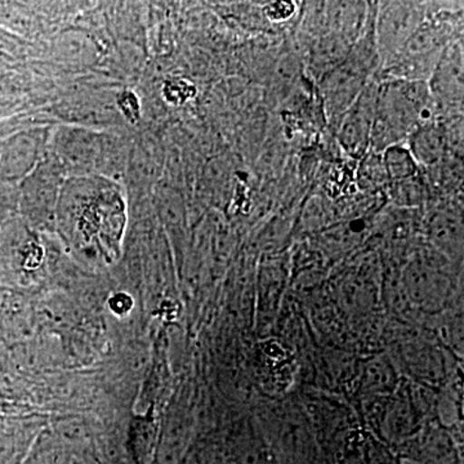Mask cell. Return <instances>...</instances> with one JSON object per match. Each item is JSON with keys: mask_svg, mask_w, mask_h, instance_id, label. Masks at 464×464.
<instances>
[{"mask_svg": "<svg viewBox=\"0 0 464 464\" xmlns=\"http://www.w3.org/2000/svg\"><path fill=\"white\" fill-rule=\"evenodd\" d=\"M429 83L405 79L378 82L377 106L369 151L382 154L406 141L420 125L436 121Z\"/></svg>", "mask_w": 464, "mask_h": 464, "instance_id": "cell-1", "label": "cell"}, {"mask_svg": "<svg viewBox=\"0 0 464 464\" xmlns=\"http://www.w3.org/2000/svg\"><path fill=\"white\" fill-rule=\"evenodd\" d=\"M374 17L375 14H369L364 32L353 44V50L340 65L324 74L320 81L326 115L334 124L355 102L366 85L373 81L382 63L375 44Z\"/></svg>", "mask_w": 464, "mask_h": 464, "instance_id": "cell-2", "label": "cell"}, {"mask_svg": "<svg viewBox=\"0 0 464 464\" xmlns=\"http://www.w3.org/2000/svg\"><path fill=\"white\" fill-rule=\"evenodd\" d=\"M426 7L420 3L393 2L378 7L374 17V38L382 65L411 38L426 20Z\"/></svg>", "mask_w": 464, "mask_h": 464, "instance_id": "cell-3", "label": "cell"}, {"mask_svg": "<svg viewBox=\"0 0 464 464\" xmlns=\"http://www.w3.org/2000/svg\"><path fill=\"white\" fill-rule=\"evenodd\" d=\"M378 82L373 79L337 121L338 142L351 157L362 159L369 151L377 106Z\"/></svg>", "mask_w": 464, "mask_h": 464, "instance_id": "cell-4", "label": "cell"}, {"mask_svg": "<svg viewBox=\"0 0 464 464\" xmlns=\"http://www.w3.org/2000/svg\"><path fill=\"white\" fill-rule=\"evenodd\" d=\"M436 115H458L463 108V48L450 43L429 79Z\"/></svg>", "mask_w": 464, "mask_h": 464, "instance_id": "cell-5", "label": "cell"}, {"mask_svg": "<svg viewBox=\"0 0 464 464\" xmlns=\"http://www.w3.org/2000/svg\"><path fill=\"white\" fill-rule=\"evenodd\" d=\"M409 151L411 152L418 166H438L447 158L450 143L447 128L439 121L420 125L406 140Z\"/></svg>", "mask_w": 464, "mask_h": 464, "instance_id": "cell-6", "label": "cell"}, {"mask_svg": "<svg viewBox=\"0 0 464 464\" xmlns=\"http://www.w3.org/2000/svg\"><path fill=\"white\" fill-rule=\"evenodd\" d=\"M381 155L391 183L414 179L420 173V166L415 161L413 155L401 143L391 146V148L384 150Z\"/></svg>", "mask_w": 464, "mask_h": 464, "instance_id": "cell-7", "label": "cell"}, {"mask_svg": "<svg viewBox=\"0 0 464 464\" xmlns=\"http://www.w3.org/2000/svg\"><path fill=\"white\" fill-rule=\"evenodd\" d=\"M357 183L360 188L365 191H380L391 183L381 154L368 151L362 158V164L357 172Z\"/></svg>", "mask_w": 464, "mask_h": 464, "instance_id": "cell-8", "label": "cell"}, {"mask_svg": "<svg viewBox=\"0 0 464 464\" xmlns=\"http://www.w3.org/2000/svg\"><path fill=\"white\" fill-rule=\"evenodd\" d=\"M431 228L433 237L438 240L444 241V244L462 243V222L459 217L451 212L438 210L431 218Z\"/></svg>", "mask_w": 464, "mask_h": 464, "instance_id": "cell-9", "label": "cell"}, {"mask_svg": "<svg viewBox=\"0 0 464 464\" xmlns=\"http://www.w3.org/2000/svg\"><path fill=\"white\" fill-rule=\"evenodd\" d=\"M418 176L406 181L392 183V195L396 203H404L408 206L420 204L423 199V188Z\"/></svg>", "mask_w": 464, "mask_h": 464, "instance_id": "cell-10", "label": "cell"}, {"mask_svg": "<svg viewBox=\"0 0 464 464\" xmlns=\"http://www.w3.org/2000/svg\"><path fill=\"white\" fill-rule=\"evenodd\" d=\"M191 91L194 92V87L185 83L183 81L167 82L166 85H164L166 99L172 103L185 102L188 97L192 96Z\"/></svg>", "mask_w": 464, "mask_h": 464, "instance_id": "cell-11", "label": "cell"}, {"mask_svg": "<svg viewBox=\"0 0 464 464\" xmlns=\"http://www.w3.org/2000/svg\"><path fill=\"white\" fill-rule=\"evenodd\" d=\"M119 108L130 123H136L140 119V101L133 92H124L118 101Z\"/></svg>", "mask_w": 464, "mask_h": 464, "instance_id": "cell-12", "label": "cell"}]
</instances>
